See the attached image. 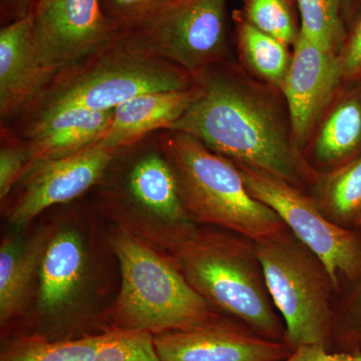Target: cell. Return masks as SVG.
Wrapping results in <instances>:
<instances>
[{"mask_svg": "<svg viewBox=\"0 0 361 361\" xmlns=\"http://www.w3.org/2000/svg\"><path fill=\"white\" fill-rule=\"evenodd\" d=\"M198 94L170 130L200 140L235 164L262 171L302 190L318 174L297 148L281 90L231 61L194 77Z\"/></svg>", "mask_w": 361, "mask_h": 361, "instance_id": "6da1fadb", "label": "cell"}, {"mask_svg": "<svg viewBox=\"0 0 361 361\" xmlns=\"http://www.w3.org/2000/svg\"><path fill=\"white\" fill-rule=\"evenodd\" d=\"M94 190L99 212L165 254L198 225L183 204L158 133L116 151Z\"/></svg>", "mask_w": 361, "mask_h": 361, "instance_id": "7a4b0ae2", "label": "cell"}, {"mask_svg": "<svg viewBox=\"0 0 361 361\" xmlns=\"http://www.w3.org/2000/svg\"><path fill=\"white\" fill-rule=\"evenodd\" d=\"M111 250L121 269V289L104 311L106 329L155 336L203 326L222 317L187 281L167 254L115 226Z\"/></svg>", "mask_w": 361, "mask_h": 361, "instance_id": "3957f363", "label": "cell"}, {"mask_svg": "<svg viewBox=\"0 0 361 361\" xmlns=\"http://www.w3.org/2000/svg\"><path fill=\"white\" fill-rule=\"evenodd\" d=\"M167 255L216 310L260 336L284 341V323L266 286L255 242L221 228L197 225Z\"/></svg>", "mask_w": 361, "mask_h": 361, "instance_id": "277c9868", "label": "cell"}, {"mask_svg": "<svg viewBox=\"0 0 361 361\" xmlns=\"http://www.w3.org/2000/svg\"><path fill=\"white\" fill-rule=\"evenodd\" d=\"M174 171L183 204L196 224L215 226L254 242L288 231L274 210L252 196L239 169L193 135L158 132Z\"/></svg>", "mask_w": 361, "mask_h": 361, "instance_id": "5b68a950", "label": "cell"}, {"mask_svg": "<svg viewBox=\"0 0 361 361\" xmlns=\"http://www.w3.org/2000/svg\"><path fill=\"white\" fill-rule=\"evenodd\" d=\"M193 85L190 73L125 30L59 71L39 101L21 116L61 106L111 111L144 92L185 90Z\"/></svg>", "mask_w": 361, "mask_h": 361, "instance_id": "8992f818", "label": "cell"}, {"mask_svg": "<svg viewBox=\"0 0 361 361\" xmlns=\"http://www.w3.org/2000/svg\"><path fill=\"white\" fill-rule=\"evenodd\" d=\"M61 223L54 225L40 262L35 307L4 337L66 341L108 330L99 315L87 307L92 263L85 233L73 220Z\"/></svg>", "mask_w": 361, "mask_h": 361, "instance_id": "52a82bcc", "label": "cell"}, {"mask_svg": "<svg viewBox=\"0 0 361 361\" xmlns=\"http://www.w3.org/2000/svg\"><path fill=\"white\" fill-rule=\"evenodd\" d=\"M265 283L285 326L292 349L319 345L329 349L334 332L329 302L334 287L322 261L290 231L255 242Z\"/></svg>", "mask_w": 361, "mask_h": 361, "instance_id": "ba28073f", "label": "cell"}, {"mask_svg": "<svg viewBox=\"0 0 361 361\" xmlns=\"http://www.w3.org/2000/svg\"><path fill=\"white\" fill-rule=\"evenodd\" d=\"M252 196L270 207L289 231L322 261L334 287L341 275L353 276L361 267V246L355 235L332 222L318 204L274 176L235 164Z\"/></svg>", "mask_w": 361, "mask_h": 361, "instance_id": "9c48e42d", "label": "cell"}, {"mask_svg": "<svg viewBox=\"0 0 361 361\" xmlns=\"http://www.w3.org/2000/svg\"><path fill=\"white\" fill-rule=\"evenodd\" d=\"M226 4L227 0H174L153 20L128 32L194 78L230 59Z\"/></svg>", "mask_w": 361, "mask_h": 361, "instance_id": "30bf717a", "label": "cell"}, {"mask_svg": "<svg viewBox=\"0 0 361 361\" xmlns=\"http://www.w3.org/2000/svg\"><path fill=\"white\" fill-rule=\"evenodd\" d=\"M116 153L97 144L63 158L30 161L4 200L11 199L9 222L26 227L49 208L77 200L94 189Z\"/></svg>", "mask_w": 361, "mask_h": 361, "instance_id": "8fae6325", "label": "cell"}, {"mask_svg": "<svg viewBox=\"0 0 361 361\" xmlns=\"http://www.w3.org/2000/svg\"><path fill=\"white\" fill-rule=\"evenodd\" d=\"M32 14L37 58L56 71L123 32L106 18L101 0H37Z\"/></svg>", "mask_w": 361, "mask_h": 361, "instance_id": "7c38bea8", "label": "cell"}, {"mask_svg": "<svg viewBox=\"0 0 361 361\" xmlns=\"http://www.w3.org/2000/svg\"><path fill=\"white\" fill-rule=\"evenodd\" d=\"M341 58L299 35L281 92L299 151L310 146L341 85Z\"/></svg>", "mask_w": 361, "mask_h": 361, "instance_id": "4fadbf2b", "label": "cell"}, {"mask_svg": "<svg viewBox=\"0 0 361 361\" xmlns=\"http://www.w3.org/2000/svg\"><path fill=\"white\" fill-rule=\"evenodd\" d=\"M153 338L161 361H282L293 351L286 342L260 336L224 316L197 329Z\"/></svg>", "mask_w": 361, "mask_h": 361, "instance_id": "5bb4252c", "label": "cell"}, {"mask_svg": "<svg viewBox=\"0 0 361 361\" xmlns=\"http://www.w3.org/2000/svg\"><path fill=\"white\" fill-rule=\"evenodd\" d=\"M59 71L40 63L32 14L0 30V120L11 125L37 103Z\"/></svg>", "mask_w": 361, "mask_h": 361, "instance_id": "9a60e30c", "label": "cell"}, {"mask_svg": "<svg viewBox=\"0 0 361 361\" xmlns=\"http://www.w3.org/2000/svg\"><path fill=\"white\" fill-rule=\"evenodd\" d=\"M114 110L61 106L21 116L16 132L25 141L30 161L63 158L99 144L110 128Z\"/></svg>", "mask_w": 361, "mask_h": 361, "instance_id": "2e32d148", "label": "cell"}, {"mask_svg": "<svg viewBox=\"0 0 361 361\" xmlns=\"http://www.w3.org/2000/svg\"><path fill=\"white\" fill-rule=\"evenodd\" d=\"M54 223L30 236L8 235L0 247V326L1 336L13 331L28 308Z\"/></svg>", "mask_w": 361, "mask_h": 361, "instance_id": "e0dca14e", "label": "cell"}, {"mask_svg": "<svg viewBox=\"0 0 361 361\" xmlns=\"http://www.w3.org/2000/svg\"><path fill=\"white\" fill-rule=\"evenodd\" d=\"M197 94L194 82L189 89L144 92L128 99L114 109L110 128L99 144L118 151L149 135L170 130Z\"/></svg>", "mask_w": 361, "mask_h": 361, "instance_id": "ac0fdd59", "label": "cell"}, {"mask_svg": "<svg viewBox=\"0 0 361 361\" xmlns=\"http://www.w3.org/2000/svg\"><path fill=\"white\" fill-rule=\"evenodd\" d=\"M337 94L310 146L319 167L334 170L361 155V78Z\"/></svg>", "mask_w": 361, "mask_h": 361, "instance_id": "d6986e66", "label": "cell"}, {"mask_svg": "<svg viewBox=\"0 0 361 361\" xmlns=\"http://www.w3.org/2000/svg\"><path fill=\"white\" fill-rule=\"evenodd\" d=\"M234 20L242 68L260 82L281 90L291 63L289 47L251 25L241 11L234 13Z\"/></svg>", "mask_w": 361, "mask_h": 361, "instance_id": "ffe728a7", "label": "cell"}, {"mask_svg": "<svg viewBox=\"0 0 361 361\" xmlns=\"http://www.w3.org/2000/svg\"><path fill=\"white\" fill-rule=\"evenodd\" d=\"M102 334L66 341L30 336L4 337L0 361H94Z\"/></svg>", "mask_w": 361, "mask_h": 361, "instance_id": "44dd1931", "label": "cell"}, {"mask_svg": "<svg viewBox=\"0 0 361 361\" xmlns=\"http://www.w3.org/2000/svg\"><path fill=\"white\" fill-rule=\"evenodd\" d=\"M318 192L324 210L338 221L361 216V155L318 178Z\"/></svg>", "mask_w": 361, "mask_h": 361, "instance_id": "7402d4cb", "label": "cell"}, {"mask_svg": "<svg viewBox=\"0 0 361 361\" xmlns=\"http://www.w3.org/2000/svg\"><path fill=\"white\" fill-rule=\"evenodd\" d=\"M296 4L301 18L300 35L341 56L346 42L342 0H296Z\"/></svg>", "mask_w": 361, "mask_h": 361, "instance_id": "603a6c76", "label": "cell"}, {"mask_svg": "<svg viewBox=\"0 0 361 361\" xmlns=\"http://www.w3.org/2000/svg\"><path fill=\"white\" fill-rule=\"evenodd\" d=\"M244 18L287 47L296 44L300 35L290 0H243Z\"/></svg>", "mask_w": 361, "mask_h": 361, "instance_id": "cb8c5ba5", "label": "cell"}, {"mask_svg": "<svg viewBox=\"0 0 361 361\" xmlns=\"http://www.w3.org/2000/svg\"><path fill=\"white\" fill-rule=\"evenodd\" d=\"M94 361H161L153 336L133 330L108 329L102 334Z\"/></svg>", "mask_w": 361, "mask_h": 361, "instance_id": "d4e9b609", "label": "cell"}, {"mask_svg": "<svg viewBox=\"0 0 361 361\" xmlns=\"http://www.w3.org/2000/svg\"><path fill=\"white\" fill-rule=\"evenodd\" d=\"M30 163L25 141L11 126L0 129V200H6Z\"/></svg>", "mask_w": 361, "mask_h": 361, "instance_id": "484cf974", "label": "cell"}, {"mask_svg": "<svg viewBox=\"0 0 361 361\" xmlns=\"http://www.w3.org/2000/svg\"><path fill=\"white\" fill-rule=\"evenodd\" d=\"M174 0H101L104 14L121 30H132L153 20Z\"/></svg>", "mask_w": 361, "mask_h": 361, "instance_id": "4316f807", "label": "cell"}, {"mask_svg": "<svg viewBox=\"0 0 361 361\" xmlns=\"http://www.w3.org/2000/svg\"><path fill=\"white\" fill-rule=\"evenodd\" d=\"M339 58L343 80L351 82L361 78V18L346 39Z\"/></svg>", "mask_w": 361, "mask_h": 361, "instance_id": "83f0119b", "label": "cell"}, {"mask_svg": "<svg viewBox=\"0 0 361 361\" xmlns=\"http://www.w3.org/2000/svg\"><path fill=\"white\" fill-rule=\"evenodd\" d=\"M37 1V0H0L2 23L6 25L30 16Z\"/></svg>", "mask_w": 361, "mask_h": 361, "instance_id": "f1b7e54d", "label": "cell"}, {"mask_svg": "<svg viewBox=\"0 0 361 361\" xmlns=\"http://www.w3.org/2000/svg\"><path fill=\"white\" fill-rule=\"evenodd\" d=\"M329 350L319 345H303L292 351L288 357L282 361H325Z\"/></svg>", "mask_w": 361, "mask_h": 361, "instance_id": "f546056e", "label": "cell"}, {"mask_svg": "<svg viewBox=\"0 0 361 361\" xmlns=\"http://www.w3.org/2000/svg\"><path fill=\"white\" fill-rule=\"evenodd\" d=\"M325 361H361V353H329Z\"/></svg>", "mask_w": 361, "mask_h": 361, "instance_id": "4dcf8cb0", "label": "cell"}, {"mask_svg": "<svg viewBox=\"0 0 361 361\" xmlns=\"http://www.w3.org/2000/svg\"><path fill=\"white\" fill-rule=\"evenodd\" d=\"M360 300H358V305H360V307H358V313H360V316H361V292H360Z\"/></svg>", "mask_w": 361, "mask_h": 361, "instance_id": "1f68e13d", "label": "cell"}, {"mask_svg": "<svg viewBox=\"0 0 361 361\" xmlns=\"http://www.w3.org/2000/svg\"><path fill=\"white\" fill-rule=\"evenodd\" d=\"M348 1L349 0H342V6H344V4H348Z\"/></svg>", "mask_w": 361, "mask_h": 361, "instance_id": "d6a6232c", "label": "cell"}, {"mask_svg": "<svg viewBox=\"0 0 361 361\" xmlns=\"http://www.w3.org/2000/svg\"><path fill=\"white\" fill-rule=\"evenodd\" d=\"M357 222H358V224H360L361 225V216L360 218H358L357 219Z\"/></svg>", "mask_w": 361, "mask_h": 361, "instance_id": "836d02e7", "label": "cell"}]
</instances>
